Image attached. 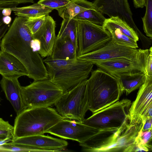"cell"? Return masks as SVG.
Returning <instances> with one entry per match:
<instances>
[{
	"instance_id": "1",
	"label": "cell",
	"mask_w": 152,
	"mask_h": 152,
	"mask_svg": "<svg viewBox=\"0 0 152 152\" xmlns=\"http://www.w3.org/2000/svg\"><path fill=\"white\" fill-rule=\"evenodd\" d=\"M27 18L15 17L1 40V50L18 58L26 69L29 78L35 81L48 79V71L42 59L32 47L33 37L25 23Z\"/></svg>"
},
{
	"instance_id": "2",
	"label": "cell",
	"mask_w": 152,
	"mask_h": 152,
	"mask_svg": "<svg viewBox=\"0 0 152 152\" xmlns=\"http://www.w3.org/2000/svg\"><path fill=\"white\" fill-rule=\"evenodd\" d=\"M48 79L62 89L64 93L87 79L94 64L77 58L74 60L53 59L48 56L43 60Z\"/></svg>"
},
{
	"instance_id": "3",
	"label": "cell",
	"mask_w": 152,
	"mask_h": 152,
	"mask_svg": "<svg viewBox=\"0 0 152 152\" xmlns=\"http://www.w3.org/2000/svg\"><path fill=\"white\" fill-rule=\"evenodd\" d=\"M88 110L96 112L118 101L123 92L115 76L100 68L87 80Z\"/></svg>"
},
{
	"instance_id": "4",
	"label": "cell",
	"mask_w": 152,
	"mask_h": 152,
	"mask_svg": "<svg viewBox=\"0 0 152 152\" xmlns=\"http://www.w3.org/2000/svg\"><path fill=\"white\" fill-rule=\"evenodd\" d=\"M63 119L56 110L50 107L27 108L15 118L13 140L44 134Z\"/></svg>"
},
{
	"instance_id": "5",
	"label": "cell",
	"mask_w": 152,
	"mask_h": 152,
	"mask_svg": "<svg viewBox=\"0 0 152 152\" xmlns=\"http://www.w3.org/2000/svg\"><path fill=\"white\" fill-rule=\"evenodd\" d=\"M87 79L64 93L55 104L56 110L64 119L82 123L88 110Z\"/></svg>"
},
{
	"instance_id": "6",
	"label": "cell",
	"mask_w": 152,
	"mask_h": 152,
	"mask_svg": "<svg viewBox=\"0 0 152 152\" xmlns=\"http://www.w3.org/2000/svg\"><path fill=\"white\" fill-rule=\"evenodd\" d=\"M21 90L27 108L51 107L64 93L62 89L49 79L34 80L28 85L21 86Z\"/></svg>"
},
{
	"instance_id": "7",
	"label": "cell",
	"mask_w": 152,
	"mask_h": 152,
	"mask_svg": "<svg viewBox=\"0 0 152 152\" xmlns=\"http://www.w3.org/2000/svg\"><path fill=\"white\" fill-rule=\"evenodd\" d=\"M131 103L127 99L118 101L93 113L82 123L99 130L118 129L129 122L128 110Z\"/></svg>"
},
{
	"instance_id": "8",
	"label": "cell",
	"mask_w": 152,
	"mask_h": 152,
	"mask_svg": "<svg viewBox=\"0 0 152 152\" xmlns=\"http://www.w3.org/2000/svg\"><path fill=\"white\" fill-rule=\"evenodd\" d=\"M76 20L77 57L100 49L112 39L110 33L102 26Z\"/></svg>"
},
{
	"instance_id": "9",
	"label": "cell",
	"mask_w": 152,
	"mask_h": 152,
	"mask_svg": "<svg viewBox=\"0 0 152 152\" xmlns=\"http://www.w3.org/2000/svg\"><path fill=\"white\" fill-rule=\"evenodd\" d=\"M149 49H138L134 57L121 58L95 64L96 65L113 75L138 72L145 74V65Z\"/></svg>"
},
{
	"instance_id": "10",
	"label": "cell",
	"mask_w": 152,
	"mask_h": 152,
	"mask_svg": "<svg viewBox=\"0 0 152 152\" xmlns=\"http://www.w3.org/2000/svg\"><path fill=\"white\" fill-rule=\"evenodd\" d=\"M100 130L75 120L63 118L46 133L81 143L96 134Z\"/></svg>"
},
{
	"instance_id": "11",
	"label": "cell",
	"mask_w": 152,
	"mask_h": 152,
	"mask_svg": "<svg viewBox=\"0 0 152 152\" xmlns=\"http://www.w3.org/2000/svg\"><path fill=\"white\" fill-rule=\"evenodd\" d=\"M146 76L145 82L139 88L135 100L129 109V123L140 122L152 118V77Z\"/></svg>"
},
{
	"instance_id": "12",
	"label": "cell",
	"mask_w": 152,
	"mask_h": 152,
	"mask_svg": "<svg viewBox=\"0 0 152 152\" xmlns=\"http://www.w3.org/2000/svg\"><path fill=\"white\" fill-rule=\"evenodd\" d=\"M138 49L119 45L112 39L106 45L94 51L77 57L95 64L110 60L121 58H132L137 54Z\"/></svg>"
},
{
	"instance_id": "13",
	"label": "cell",
	"mask_w": 152,
	"mask_h": 152,
	"mask_svg": "<svg viewBox=\"0 0 152 152\" xmlns=\"http://www.w3.org/2000/svg\"><path fill=\"white\" fill-rule=\"evenodd\" d=\"M97 10L110 18L118 17L126 22L136 33H141L134 23L128 0H94Z\"/></svg>"
},
{
	"instance_id": "14",
	"label": "cell",
	"mask_w": 152,
	"mask_h": 152,
	"mask_svg": "<svg viewBox=\"0 0 152 152\" xmlns=\"http://www.w3.org/2000/svg\"><path fill=\"white\" fill-rule=\"evenodd\" d=\"M12 145L36 148L44 152H58L63 150L68 145L67 141L44 134L20 137L10 142Z\"/></svg>"
},
{
	"instance_id": "15",
	"label": "cell",
	"mask_w": 152,
	"mask_h": 152,
	"mask_svg": "<svg viewBox=\"0 0 152 152\" xmlns=\"http://www.w3.org/2000/svg\"><path fill=\"white\" fill-rule=\"evenodd\" d=\"M56 23L48 15L45 16L44 25L35 34L32 36L40 41V48L38 53L42 58L47 57L52 54L56 39L55 34Z\"/></svg>"
},
{
	"instance_id": "16",
	"label": "cell",
	"mask_w": 152,
	"mask_h": 152,
	"mask_svg": "<svg viewBox=\"0 0 152 152\" xmlns=\"http://www.w3.org/2000/svg\"><path fill=\"white\" fill-rule=\"evenodd\" d=\"M0 74L9 78H18L28 76L26 67L22 63L12 55L0 50Z\"/></svg>"
},
{
	"instance_id": "17",
	"label": "cell",
	"mask_w": 152,
	"mask_h": 152,
	"mask_svg": "<svg viewBox=\"0 0 152 152\" xmlns=\"http://www.w3.org/2000/svg\"><path fill=\"white\" fill-rule=\"evenodd\" d=\"M0 84L6 98L12 105L17 115L27 109L23 101L21 86L18 78L2 77Z\"/></svg>"
},
{
	"instance_id": "18",
	"label": "cell",
	"mask_w": 152,
	"mask_h": 152,
	"mask_svg": "<svg viewBox=\"0 0 152 152\" xmlns=\"http://www.w3.org/2000/svg\"><path fill=\"white\" fill-rule=\"evenodd\" d=\"M142 122L128 124L119 135L115 142L109 148L108 152L123 151L134 144L139 132L142 130Z\"/></svg>"
},
{
	"instance_id": "19",
	"label": "cell",
	"mask_w": 152,
	"mask_h": 152,
	"mask_svg": "<svg viewBox=\"0 0 152 152\" xmlns=\"http://www.w3.org/2000/svg\"><path fill=\"white\" fill-rule=\"evenodd\" d=\"M115 77L123 92L126 95L139 88L145 82L146 76L140 72L125 73L113 75Z\"/></svg>"
},
{
	"instance_id": "20",
	"label": "cell",
	"mask_w": 152,
	"mask_h": 152,
	"mask_svg": "<svg viewBox=\"0 0 152 152\" xmlns=\"http://www.w3.org/2000/svg\"><path fill=\"white\" fill-rule=\"evenodd\" d=\"M77 49L69 39L56 38L52 54L53 59L74 60L77 58Z\"/></svg>"
},
{
	"instance_id": "21",
	"label": "cell",
	"mask_w": 152,
	"mask_h": 152,
	"mask_svg": "<svg viewBox=\"0 0 152 152\" xmlns=\"http://www.w3.org/2000/svg\"><path fill=\"white\" fill-rule=\"evenodd\" d=\"M90 9L97 10L92 2L86 0H71L65 6L57 11L59 15L63 19L69 20L79 13Z\"/></svg>"
},
{
	"instance_id": "22",
	"label": "cell",
	"mask_w": 152,
	"mask_h": 152,
	"mask_svg": "<svg viewBox=\"0 0 152 152\" xmlns=\"http://www.w3.org/2000/svg\"><path fill=\"white\" fill-rule=\"evenodd\" d=\"M15 15L27 18H36L48 15L53 9L44 6L39 3L20 7L10 8Z\"/></svg>"
},
{
	"instance_id": "23",
	"label": "cell",
	"mask_w": 152,
	"mask_h": 152,
	"mask_svg": "<svg viewBox=\"0 0 152 152\" xmlns=\"http://www.w3.org/2000/svg\"><path fill=\"white\" fill-rule=\"evenodd\" d=\"M103 26L104 28L118 29L123 34L136 42L139 37L135 31L126 22L118 17H113L106 19Z\"/></svg>"
},
{
	"instance_id": "24",
	"label": "cell",
	"mask_w": 152,
	"mask_h": 152,
	"mask_svg": "<svg viewBox=\"0 0 152 152\" xmlns=\"http://www.w3.org/2000/svg\"><path fill=\"white\" fill-rule=\"evenodd\" d=\"M65 38L69 39L77 49L76 20L74 18L64 19L62 22L56 38Z\"/></svg>"
},
{
	"instance_id": "25",
	"label": "cell",
	"mask_w": 152,
	"mask_h": 152,
	"mask_svg": "<svg viewBox=\"0 0 152 152\" xmlns=\"http://www.w3.org/2000/svg\"><path fill=\"white\" fill-rule=\"evenodd\" d=\"M73 18L77 20H87L94 24L103 26L106 18L100 12L96 10L90 9L81 12Z\"/></svg>"
},
{
	"instance_id": "26",
	"label": "cell",
	"mask_w": 152,
	"mask_h": 152,
	"mask_svg": "<svg viewBox=\"0 0 152 152\" xmlns=\"http://www.w3.org/2000/svg\"><path fill=\"white\" fill-rule=\"evenodd\" d=\"M105 29V28H104ZM110 33L113 41L117 44L125 47L137 49V42L123 34L118 29H105Z\"/></svg>"
},
{
	"instance_id": "27",
	"label": "cell",
	"mask_w": 152,
	"mask_h": 152,
	"mask_svg": "<svg viewBox=\"0 0 152 152\" xmlns=\"http://www.w3.org/2000/svg\"><path fill=\"white\" fill-rule=\"evenodd\" d=\"M14 130V126L0 118V146L12 141Z\"/></svg>"
},
{
	"instance_id": "28",
	"label": "cell",
	"mask_w": 152,
	"mask_h": 152,
	"mask_svg": "<svg viewBox=\"0 0 152 152\" xmlns=\"http://www.w3.org/2000/svg\"><path fill=\"white\" fill-rule=\"evenodd\" d=\"M145 13L142 18L143 29L146 35L152 37V0H145Z\"/></svg>"
},
{
	"instance_id": "29",
	"label": "cell",
	"mask_w": 152,
	"mask_h": 152,
	"mask_svg": "<svg viewBox=\"0 0 152 152\" xmlns=\"http://www.w3.org/2000/svg\"><path fill=\"white\" fill-rule=\"evenodd\" d=\"M45 16L27 18L25 21V24L29 29L32 36L36 34L44 25L45 21Z\"/></svg>"
},
{
	"instance_id": "30",
	"label": "cell",
	"mask_w": 152,
	"mask_h": 152,
	"mask_svg": "<svg viewBox=\"0 0 152 152\" xmlns=\"http://www.w3.org/2000/svg\"><path fill=\"white\" fill-rule=\"evenodd\" d=\"M71 0H39L37 3L48 8L58 11L65 6Z\"/></svg>"
},
{
	"instance_id": "31",
	"label": "cell",
	"mask_w": 152,
	"mask_h": 152,
	"mask_svg": "<svg viewBox=\"0 0 152 152\" xmlns=\"http://www.w3.org/2000/svg\"><path fill=\"white\" fill-rule=\"evenodd\" d=\"M33 0H0V7L3 9L17 7L20 4L34 3Z\"/></svg>"
},
{
	"instance_id": "32",
	"label": "cell",
	"mask_w": 152,
	"mask_h": 152,
	"mask_svg": "<svg viewBox=\"0 0 152 152\" xmlns=\"http://www.w3.org/2000/svg\"><path fill=\"white\" fill-rule=\"evenodd\" d=\"M150 52L146 61L145 72L146 75L148 77H152V48L149 49Z\"/></svg>"
},
{
	"instance_id": "33",
	"label": "cell",
	"mask_w": 152,
	"mask_h": 152,
	"mask_svg": "<svg viewBox=\"0 0 152 152\" xmlns=\"http://www.w3.org/2000/svg\"><path fill=\"white\" fill-rule=\"evenodd\" d=\"M10 25L5 24L2 22V18L0 19V46L1 40L8 30Z\"/></svg>"
},
{
	"instance_id": "34",
	"label": "cell",
	"mask_w": 152,
	"mask_h": 152,
	"mask_svg": "<svg viewBox=\"0 0 152 152\" xmlns=\"http://www.w3.org/2000/svg\"><path fill=\"white\" fill-rule=\"evenodd\" d=\"M143 122L142 131H147L152 129V118L142 121Z\"/></svg>"
},
{
	"instance_id": "35",
	"label": "cell",
	"mask_w": 152,
	"mask_h": 152,
	"mask_svg": "<svg viewBox=\"0 0 152 152\" xmlns=\"http://www.w3.org/2000/svg\"><path fill=\"white\" fill-rule=\"evenodd\" d=\"M133 1L136 8H142L145 7V0H133Z\"/></svg>"
},
{
	"instance_id": "36",
	"label": "cell",
	"mask_w": 152,
	"mask_h": 152,
	"mask_svg": "<svg viewBox=\"0 0 152 152\" xmlns=\"http://www.w3.org/2000/svg\"><path fill=\"white\" fill-rule=\"evenodd\" d=\"M12 20V18L10 16H4L2 18V22L6 25H10Z\"/></svg>"
},
{
	"instance_id": "37",
	"label": "cell",
	"mask_w": 152,
	"mask_h": 152,
	"mask_svg": "<svg viewBox=\"0 0 152 152\" xmlns=\"http://www.w3.org/2000/svg\"><path fill=\"white\" fill-rule=\"evenodd\" d=\"M12 10L10 8H4L2 10L1 13L4 16H10Z\"/></svg>"
}]
</instances>
